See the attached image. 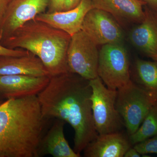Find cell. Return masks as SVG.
I'll return each instance as SVG.
<instances>
[{
  "instance_id": "6da1fadb",
  "label": "cell",
  "mask_w": 157,
  "mask_h": 157,
  "mask_svg": "<svg viewBox=\"0 0 157 157\" xmlns=\"http://www.w3.org/2000/svg\"><path fill=\"white\" fill-rule=\"evenodd\" d=\"M89 80L69 73L50 76L47 86L37 95L42 115L59 119L74 129V150L80 154L98 137L93 119Z\"/></svg>"
},
{
  "instance_id": "7a4b0ae2",
  "label": "cell",
  "mask_w": 157,
  "mask_h": 157,
  "mask_svg": "<svg viewBox=\"0 0 157 157\" xmlns=\"http://www.w3.org/2000/svg\"><path fill=\"white\" fill-rule=\"evenodd\" d=\"M48 119L37 95L10 98L0 104V157H39Z\"/></svg>"
},
{
  "instance_id": "3957f363",
  "label": "cell",
  "mask_w": 157,
  "mask_h": 157,
  "mask_svg": "<svg viewBox=\"0 0 157 157\" xmlns=\"http://www.w3.org/2000/svg\"><path fill=\"white\" fill-rule=\"evenodd\" d=\"M71 36L64 31L35 19L26 22L1 42L10 48H22L38 57L50 76L70 72L67 59Z\"/></svg>"
},
{
  "instance_id": "277c9868",
  "label": "cell",
  "mask_w": 157,
  "mask_h": 157,
  "mask_svg": "<svg viewBox=\"0 0 157 157\" xmlns=\"http://www.w3.org/2000/svg\"><path fill=\"white\" fill-rule=\"evenodd\" d=\"M89 82L93 119L98 135L121 132L124 126L116 108L117 90L107 88L99 76Z\"/></svg>"
},
{
  "instance_id": "5b68a950",
  "label": "cell",
  "mask_w": 157,
  "mask_h": 157,
  "mask_svg": "<svg viewBox=\"0 0 157 157\" xmlns=\"http://www.w3.org/2000/svg\"><path fill=\"white\" fill-rule=\"evenodd\" d=\"M156 104L144 91L132 81L117 90L116 108L128 136L137 131Z\"/></svg>"
},
{
  "instance_id": "8992f818",
  "label": "cell",
  "mask_w": 157,
  "mask_h": 157,
  "mask_svg": "<svg viewBox=\"0 0 157 157\" xmlns=\"http://www.w3.org/2000/svg\"><path fill=\"white\" fill-rule=\"evenodd\" d=\"M98 76L109 89L117 90L132 82L128 53L121 44L102 45Z\"/></svg>"
},
{
  "instance_id": "52a82bcc",
  "label": "cell",
  "mask_w": 157,
  "mask_h": 157,
  "mask_svg": "<svg viewBox=\"0 0 157 157\" xmlns=\"http://www.w3.org/2000/svg\"><path fill=\"white\" fill-rule=\"evenodd\" d=\"M98 46L82 30L72 36L67 54L70 72L88 80L98 77Z\"/></svg>"
},
{
  "instance_id": "ba28073f",
  "label": "cell",
  "mask_w": 157,
  "mask_h": 157,
  "mask_svg": "<svg viewBox=\"0 0 157 157\" xmlns=\"http://www.w3.org/2000/svg\"><path fill=\"white\" fill-rule=\"evenodd\" d=\"M81 30L97 45L121 44L123 34L118 23L111 14L97 9L85 17Z\"/></svg>"
},
{
  "instance_id": "9c48e42d",
  "label": "cell",
  "mask_w": 157,
  "mask_h": 157,
  "mask_svg": "<svg viewBox=\"0 0 157 157\" xmlns=\"http://www.w3.org/2000/svg\"><path fill=\"white\" fill-rule=\"evenodd\" d=\"M50 0H10L0 25V43L26 22L44 13Z\"/></svg>"
},
{
  "instance_id": "30bf717a",
  "label": "cell",
  "mask_w": 157,
  "mask_h": 157,
  "mask_svg": "<svg viewBox=\"0 0 157 157\" xmlns=\"http://www.w3.org/2000/svg\"><path fill=\"white\" fill-rule=\"evenodd\" d=\"M50 76H0V97L8 99L37 96L47 86Z\"/></svg>"
},
{
  "instance_id": "8fae6325",
  "label": "cell",
  "mask_w": 157,
  "mask_h": 157,
  "mask_svg": "<svg viewBox=\"0 0 157 157\" xmlns=\"http://www.w3.org/2000/svg\"><path fill=\"white\" fill-rule=\"evenodd\" d=\"M93 9L91 0H81L73 9L52 13L44 12L38 14L35 19L64 31L72 36L81 30L85 17Z\"/></svg>"
},
{
  "instance_id": "7c38bea8",
  "label": "cell",
  "mask_w": 157,
  "mask_h": 157,
  "mask_svg": "<svg viewBox=\"0 0 157 157\" xmlns=\"http://www.w3.org/2000/svg\"><path fill=\"white\" fill-rule=\"evenodd\" d=\"M142 22L130 34V41L137 49L157 61V11L145 5Z\"/></svg>"
},
{
  "instance_id": "4fadbf2b",
  "label": "cell",
  "mask_w": 157,
  "mask_h": 157,
  "mask_svg": "<svg viewBox=\"0 0 157 157\" xmlns=\"http://www.w3.org/2000/svg\"><path fill=\"white\" fill-rule=\"evenodd\" d=\"M94 9L109 13L121 25L139 24L145 16L142 0H91Z\"/></svg>"
},
{
  "instance_id": "5bb4252c",
  "label": "cell",
  "mask_w": 157,
  "mask_h": 157,
  "mask_svg": "<svg viewBox=\"0 0 157 157\" xmlns=\"http://www.w3.org/2000/svg\"><path fill=\"white\" fill-rule=\"evenodd\" d=\"M132 145L128 135L121 132L98 135L83 150V155L86 157H123Z\"/></svg>"
},
{
  "instance_id": "9a60e30c",
  "label": "cell",
  "mask_w": 157,
  "mask_h": 157,
  "mask_svg": "<svg viewBox=\"0 0 157 157\" xmlns=\"http://www.w3.org/2000/svg\"><path fill=\"white\" fill-rule=\"evenodd\" d=\"M50 76L43 63L33 54L21 56H0V76Z\"/></svg>"
},
{
  "instance_id": "2e32d148",
  "label": "cell",
  "mask_w": 157,
  "mask_h": 157,
  "mask_svg": "<svg viewBox=\"0 0 157 157\" xmlns=\"http://www.w3.org/2000/svg\"><path fill=\"white\" fill-rule=\"evenodd\" d=\"M53 124L42 137L39 147V157L51 155L54 157H79L72 149L65 137L66 122L54 119Z\"/></svg>"
},
{
  "instance_id": "e0dca14e",
  "label": "cell",
  "mask_w": 157,
  "mask_h": 157,
  "mask_svg": "<svg viewBox=\"0 0 157 157\" xmlns=\"http://www.w3.org/2000/svg\"><path fill=\"white\" fill-rule=\"evenodd\" d=\"M157 104V61L137 59L132 81Z\"/></svg>"
},
{
  "instance_id": "ac0fdd59",
  "label": "cell",
  "mask_w": 157,
  "mask_h": 157,
  "mask_svg": "<svg viewBox=\"0 0 157 157\" xmlns=\"http://www.w3.org/2000/svg\"><path fill=\"white\" fill-rule=\"evenodd\" d=\"M157 135V104L150 109L136 132L129 136L132 145Z\"/></svg>"
},
{
  "instance_id": "d6986e66",
  "label": "cell",
  "mask_w": 157,
  "mask_h": 157,
  "mask_svg": "<svg viewBox=\"0 0 157 157\" xmlns=\"http://www.w3.org/2000/svg\"><path fill=\"white\" fill-rule=\"evenodd\" d=\"M134 147L140 155L150 153L157 154V135L135 144Z\"/></svg>"
},
{
  "instance_id": "ffe728a7",
  "label": "cell",
  "mask_w": 157,
  "mask_h": 157,
  "mask_svg": "<svg viewBox=\"0 0 157 157\" xmlns=\"http://www.w3.org/2000/svg\"><path fill=\"white\" fill-rule=\"evenodd\" d=\"M28 51L22 48H10L4 46L0 43V56H21L26 55L29 53Z\"/></svg>"
},
{
  "instance_id": "44dd1931",
  "label": "cell",
  "mask_w": 157,
  "mask_h": 157,
  "mask_svg": "<svg viewBox=\"0 0 157 157\" xmlns=\"http://www.w3.org/2000/svg\"><path fill=\"white\" fill-rule=\"evenodd\" d=\"M65 0H50L48 7V13L63 11Z\"/></svg>"
},
{
  "instance_id": "7402d4cb",
  "label": "cell",
  "mask_w": 157,
  "mask_h": 157,
  "mask_svg": "<svg viewBox=\"0 0 157 157\" xmlns=\"http://www.w3.org/2000/svg\"><path fill=\"white\" fill-rule=\"evenodd\" d=\"M81 0H65L63 11H68L78 6Z\"/></svg>"
},
{
  "instance_id": "603a6c76",
  "label": "cell",
  "mask_w": 157,
  "mask_h": 157,
  "mask_svg": "<svg viewBox=\"0 0 157 157\" xmlns=\"http://www.w3.org/2000/svg\"><path fill=\"white\" fill-rule=\"evenodd\" d=\"M10 0H0V25Z\"/></svg>"
},
{
  "instance_id": "cb8c5ba5",
  "label": "cell",
  "mask_w": 157,
  "mask_h": 157,
  "mask_svg": "<svg viewBox=\"0 0 157 157\" xmlns=\"http://www.w3.org/2000/svg\"><path fill=\"white\" fill-rule=\"evenodd\" d=\"M124 157H140V155L134 147H131L125 153L124 155Z\"/></svg>"
},
{
  "instance_id": "d4e9b609",
  "label": "cell",
  "mask_w": 157,
  "mask_h": 157,
  "mask_svg": "<svg viewBox=\"0 0 157 157\" xmlns=\"http://www.w3.org/2000/svg\"><path fill=\"white\" fill-rule=\"evenodd\" d=\"M145 2L146 6L157 11V0H142Z\"/></svg>"
},
{
  "instance_id": "484cf974",
  "label": "cell",
  "mask_w": 157,
  "mask_h": 157,
  "mask_svg": "<svg viewBox=\"0 0 157 157\" xmlns=\"http://www.w3.org/2000/svg\"><path fill=\"white\" fill-rule=\"evenodd\" d=\"M1 103H2V102H1V101H0V104H1Z\"/></svg>"
}]
</instances>
